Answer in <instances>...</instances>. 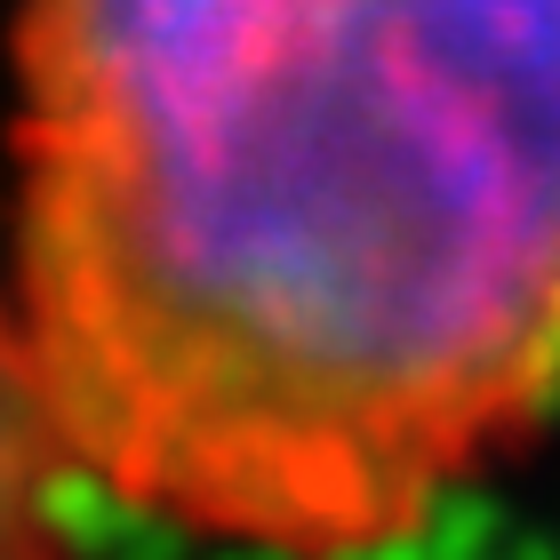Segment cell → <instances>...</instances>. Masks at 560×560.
<instances>
[{
	"label": "cell",
	"mask_w": 560,
	"mask_h": 560,
	"mask_svg": "<svg viewBox=\"0 0 560 560\" xmlns=\"http://www.w3.org/2000/svg\"><path fill=\"white\" fill-rule=\"evenodd\" d=\"M72 465L57 441V417L40 400L33 352H24L9 280H0V560H81L72 545Z\"/></svg>",
	"instance_id": "2"
},
{
	"label": "cell",
	"mask_w": 560,
	"mask_h": 560,
	"mask_svg": "<svg viewBox=\"0 0 560 560\" xmlns=\"http://www.w3.org/2000/svg\"><path fill=\"white\" fill-rule=\"evenodd\" d=\"M0 280L113 513L409 545L560 409V0H9Z\"/></svg>",
	"instance_id": "1"
}]
</instances>
